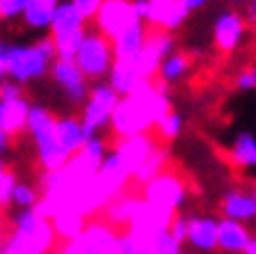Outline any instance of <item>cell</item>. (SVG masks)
I'll list each match as a JSON object with an SVG mask.
<instances>
[{
	"instance_id": "44dd1931",
	"label": "cell",
	"mask_w": 256,
	"mask_h": 254,
	"mask_svg": "<svg viewBox=\"0 0 256 254\" xmlns=\"http://www.w3.org/2000/svg\"><path fill=\"white\" fill-rule=\"evenodd\" d=\"M82 32H87L85 16L71 5V0L62 3L58 7V12H55L53 26H50V37L60 39V37H69V35H82Z\"/></svg>"
},
{
	"instance_id": "52a82bcc",
	"label": "cell",
	"mask_w": 256,
	"mask_h": 254,
	"mask_svg": "<svg viewBox=\"0 0 256 254\" xmlns=\"http://www.w3.org/2000/svg\"><path fill=\"white\" fill-rule=\"evenodd\" d=\"M142 199H146L154 206L178 213V208L188 199V185L176 172H167L165 169L162 174H158L154 181H149L142 188Z\"/></svg>"
},
{
	"instance_id": "e575fe53",
	"label": "cell",
	"mask_w": 256,
	"mask_h": 254,
	"mask_svg": "<svg viewBox=\"0 0 256 254\" xmlns=\"http://www.w3.org/2000/svg\"><path fill=\"white\" fill-rule=\"evenodd\" d=\"M26 96V90H23V85H18L16 80H10L7 78L0 87V101H14V99H21Z\"/></svg>"
},
{
	"instance_id": "9c48e42d",
	"label": "cell",
	"mask_w": 256,
	"mask_h": 254,
	"mask_svg": "<svg viewBox=\"0 0 256 254\" xmlns=\"http://www.w3.org/2000/svg\"><path fill=\"white\" fill-rule=\"evenodd\" d=\"M50 78L71 106H85L92 87L87 76L78 69L76 60H55L53 67H50Z\"/></svg>"
},
{
	"instance_id": "4dcf8cb0",
	"label": "cell",
	"mask_w": 256,
	"mask_h": 254,
	"mask_svg": "<svg viewBox=\"0 0 256 254\" xmlns=\"http://www.w3.org/2000/svg\"><path fill=\"white\" fill-rule=\"evenodd\" d=\"M28 3L30 0H0V21H16V19H23L28 10Z\"/></svg>"
},
{
	"instance_id": "9a60e30c",
	"label": "cell",
	"mask_w": 256,
	"mask_h": 254,
	"mask_svg": "<svg viewBox=\"0 0 256 254\" xmlns=\"http://www.w3.org/2000/svg\"><path fill=\"white\" fill-rule=\"evenodd\" d=\"M220 213L236 222H256V195L245 188H231L220 199Z\"/></svg>"
},
{
	"instance_id": "ac0fdd59",
	"label": "cell",
	"mask_w": 256,
	"mask_h": 254,
	"mask_svg": "<svg viewBox=\"0 0 256 254\" xmlns=\"http://www.w3.org/2000/svg\"><path fill=\"white\" fill-rule=\"evenodd\" d=\"M252 236L245 222H236L229 217H220V227H218V249L224 254H242L250 245Z\"/></svg>"
},
{
	"instance_id": "8fae6325",
	"label": "cell",
	"mask_w": 256,
	"mask_h": 254,
	"mask_svg": "<svg viewBox=\"0 0 256 254\" xmlns=\"http://www.w3.org/2000/svg\"><path fill=\"white\" fill-rule=\"evenodd\" d=\"M183 245L167 231H122V254H181Z\"/></svg>"
},
{
	"instance_id": "d6a6232c",
	"label": "cell",
	"mask_w": 256,
	"mask_h": 254,
	"mask_svg": "<svg viewBox=\"0 0 256 254\" xmlns=\"http://www.w3.org/2000/svg\"><path fill=\"white\" fill-rule=\"evenodd\" d=\"M103 3H106V0H71V5L85 16V21H94Z\"/></svg>"
},
{
	"instance_id": "4316f807",
	"label": "cell",
	"mask_w": 256,
	"mask_h": 254,
	"mask_svg": "<svg viewBox=\"0 0 256 254\" xmlns=\"http://www.w3.org/2000/svg\"><path fill=\"white\" fill-rule=\"evenodd\" d=\"M167 158H170V156H167V149H160V147H158L154 154H151L149 158H146V160H144V163L138 167V172H135L133 181H135L138 185H142V188H144V185L149 183V181H154L158 174H162V172H165Z\"/></svg>"
},
{
	"instance_id": "ee69618b",
	"label": "cell",
	"mask_w": 256,
	"mask_h": 254,
	"mask_svg": "<svg viewBox=\"0 0 256 254\" xmlns=\"http://www.w3.org/2000/svg\"><path fill=\"white\" fill-rule=\"evenodd\" d=\"M0 46H2V42H0Z\"/></svg>"
},
{
	"instance_id": "484cf974",
	"label": "cell",
	"mask_w": 256,
	"mask_h": 254,
	"mask_svg": "<svg viewBox=\"0 0 256 254\" xmlns=\"http://www.w3.org/2000/svg\"><path fill=\"white\" fill-rule=\"evenodd\" d=\"M190 55L183 53V51H174L172 55H167L160 64L158 71V80H162L165 85H174L178 80L186 78V74L190 71Z\"/></svg>"
},
{
	"instance_id": "74e56055",
	"label": "cell",
	"mask_w": 256,
	"mask_h": 254,
	"mask_svg": "<svg viewBox=\"0 0 256 254\" xmlns=\"http://www.w3.org/2000/svg\"><path fill=\"white\" fill-rule=\"evenodd\" d=\"M10 142H12V138L7 135L2 128H0V158L7 154V149H10Z\"/></svg>"
},
{
	"instance_id": "f35d334b",
	"label": "cell",
	"mask_w": 256,
	"mask_h": 254,
	"mask_svg": "<svg viewBox=\"0 0 256 254\" xmlns=\"http://www.w3.org/2000/svg\"><path fill=\"white\" fill-rule=\"evenodd\" d=\"M208 0H186V5L190 7V12H194V10H202L204 5H206Z\"/></svg>"
},
{
	"instance_id": "ffe728a7",
	"label": "cell",
	"mask_w": 256,
	"mask_h": 254,
	"mask_svg": "<svg viewBox=\"0 0 256 254\" xmlns=\"http://www.w3.org/2000/svg\"><path fill=\"white\" fill-rule=\"evenodd\" d=\"M55 133H58L60 147L69 156H76L87 144V135H85V128H82L80 117H74V115L58 117L55 119Z\"/></svg>"
},
{
	"instance_id": "8992f818",
	"label": "cell",
	"mask_w": 256,
	"mask_h": 254,
	"mask_svg": "<svg viewBox=\"0 0 256 254\" xmlns=\"http://www.w3.org/2000/svg\"><path fill=\"white\" fill-rule=\"evenodd\" d=\"M119 99L122 96L114 92V87L108 80L92 85V92L87 96L85 106H82V112H80V122H82L87 140L96 138V135H101V131L110 128L112 115L119 106Z\"/></svg>"
},
{
	"instance_id": "ba28073f",
	"label": "cell",
	"mask_w": 256,
	"mask_h": 254,
	"mask_svg": "<svg viewBox=\"0 0 256 254\" xmlns=\"http://www.w3.org/2000/svg\"><path fill=\"white\" fill-rule=\"evenodd\" d=\"M135 23H140V19L135 14L133 0H106L94 19V28L101 35H106L110 42H114Z\"/></svg>"
},
{
	"instance_id": "d4e9b609",
	"label": "cell",
	"mask_w": 256,
	"mask_h": 254,
	"mask_svg": "<svg viewBox=\"0 0 256 254\" xmlns=\"http://www.w3.org/2000/svg\"><path fill=\"white\" fill-rule=\"evenodd\" d=\"M50 222H53V229L58 233V240H62V243H71L78 236H82L87 224H90L87 217L78 211H64L58 217H53Z\"/></svg>"
},
{
	"instance_id": "2e32d148",
	"label": "cell",
	"mask_w": 256,
	"mask_h": 254,
	"mask_svg": "<svg viewBox=\"0 0 256 254\" xmlns=\"http://www.w3.org/2000/svg\"><path fill=\"white\" fill-rule=\"evenodd\" d=\"M218 227L220 220L215 215H190L188 245L194 252L210 254L218 249Z\"/></svg>"
},
{
	"instance_id": "7a4b0ae2",
	"label": "cell",
	"mask_w": 256,
	"mask_h": 254,
	"mask_svg": "<svg viewBox=\"0 0 256 254\" xmlns=\"http://www.w3.org/2000/svg\"><path fill=\"white\" fill-rule=\"evenodd\" d=\"M58 60V48L50 35L34 44H5L0 46V62L5 64L7 78L28 85L44 76H50V67Z\"/></svg>"
},
{
	"instance_id": "277c9868",
	"label": "cell",
	"mask_w": 256,
	"mask_h": 254,
	"mask_svg": "<svg viewBox=\"0 0 256 254\" xmlns=\"http://www.w3.org/2000/svg\"><path fill=\"white\" fill-rule=\"evenodd\" d=\"M55 119L58 117L46 106L32 103L30 119H28V133L37 147V158L44 172H58L71 160V156L60 147L58 133H55Z\"/></svg>"
},
{
	"instance_id": "7c38bea8",
	"label": "cell",
	"mask_w": 256,
	"mask_h": 254,
	"mask_svg": "<svg viewBox=\"0 0 256 254\" xmlns=\"http://www.w3.org/2000/svg\"><path fill=\"white\" fill-rule=\"evenodd\" d=\"M247 32L245 16L236 10H224L213 23V44L220 53L229 55L242 44Z\"/></svg>"
},
{
	"instance_id": "60d3db41",
	"label": "cell",
	"mask_w": 256,
	"mask_h": 254,
	"mask_svg": "<svg viewBox=\"0 0 256 254\" xmlns=\"http://www.w3.org/2000/svg\"><path fill=\"white\" fill-rule=\"evenodd\" d=\"M7 80V71H5V64L0 62V87H2V83Z\"/></svg>"
},
{
	"instance_id": "cb8c5ba5",
	"label": "cell",
	"mask_w": 256,
	"mask_h": 254,
	"mask_svg": "<svg viewBox=\"0 0 256 254\" xmlns=\"http://www.w3.org/2000/svg\"><path fill=\"white\" fill-rule=\"evenodd\" d=\"M108 83L114 87V92H117L119 96H128L130 92H135L140 85L144 83V78L140 76V71H138V67H135V64H130V62H114Z\"/></svg>"
},
{
	"instance_id": "8d00e7d4",
	"label": "cell",
	"mask_w": 256,
	"mask_h": 254,
	"mask_svg": "<svg viewBox=\"0 0 256 254\" xmlns=\"http://www.w3.org/2000/svg\"><path fill=\"white\" fill-rule=\"evenodd\" d=\"M245 21H247V26H254L256 28V0H250L245 5Z\"/></svg>"
},
{
	"instance_id": "f1b7e54d",
	"label": "cell",
	"mask_w": 256,
	"mask_h": 254,
	"mask_svg": "<svg viewBox=\"0 0 256 254\" xmlns=\"http://www.w3.org/2000/svg\"><path fill=\"white\" fill-rule=\"evenodd\" d=\"M183 133V117L176 110H172L165 119H160L158 126L154 128L156 140H165V142H172Z\"/></svg>"
},
{
	"instance_id": "603a6c76",
	"label": "cell",
	"mask_w": 256,
	"mask_h": 254,
	"mask_svg": "<svg viewBox=\"0 0 256 254\" xmlns=\"http://www.w3.org/2000/svg\"><path fill=\"white\" fill-rule=\"evenodd\" d=\"M62 5V0H30L28 3V10L23 14V23L30 30H50L55 19V12Z\"/></svg>"
},
{
	"instance_id": "30bf717a",
	"label": "cell",
	"mask_w": 256,
	"mask_h": 254,
	"mask_svg": "<svg viewBox=\"0 0 256 254\" xmlns=\"http://www.w3.org/2000/svg\"><path fill=\"white\" fill-rule=\"evenodd\" d=\"M176 51V39L172 32H165V30H149V37H146V44H144L142 53H140L138 67L140 76L144 80H156L158 78V71H160V64L167 55H172Z\"/></svg>"
},
{
	"instance_id": "f546056e",
	"label": "cell",
	"mask_w": 256,
	"mask_h": 254,
	"mask_svg": "<svg viewBox=\"0 0 256 254\" xmlns=\"http://www.w3.org/2000/svg\"><path fill=\"white\" fill-rule=\"evenodd\" d=\"M16 179L12 174V169L5 165V160L0 158V206L12 204V192H14Z\"/></svg>"
},
{
	"instance_id": "4fadbf2b",
	"label": "cell",
	"mask_w": 256,
	"mask_h": 254,
	"mask_svg": "<svg viewBox=\"0 0 256 254\" xmlns=\"http://www.w3.org/2000/svg\"><path fill=\"white\" fill-rule=\"evenodd\" d=\"M80 243L85 254H122V231L108 220H92Z\"/></svg>"
},
{
	"instance_id": "5bb4252c",
	"label": "cell",
	"mask_w": 256,
	"mask_h": 254,
	"mask_svg": "<svg viewBox=\"0 0 256 254\" xmlns=\"http://www.w3.org/2000/svg\"><path fill=\"white\" fill-rule=\"evenodd\" d=\"M190 7L186 0H149V16H146V26L154 30L174 32L188 21Z\"/></svg>"
},
{
	"instance_id": "7402d4cb",
	"label": "cell",
	"mask_w": 256,
	"mask_h": 254,
	"mask_svg": "<svg viewBox=\"0 0 256 254\" xmlns=\"http://www.w3.org/2000/svg\"><path fill=\"white\" fill-rule=\"evenodd\" d=\"M226 158L238 169H256V135L242 131L229 144Z\"/></svg>"
},
{
	"instance_id": "83f0119b",
	"label": "cell",
	"mask_w": 256,
	"mask_h": 254,
	"mask_svg": "<svg viewBox=\"0 0 256 254\" xmlns=\"http://www.w3.org/2000/svg\"><path fill=\"white\" fill-rule=\"evenodd\" d=\"M39 199H42V190H37L30 183L16 181L14 192H12V206H16L18 211H28V208H37Z\"/></svg>"
},
{
	"instance_id": "b9f144b4",
	"label": "cell",
	"mask_w": 256,
	"mask_h": 254,
	"mask_svg": "<svg viewBox=\"0 0 256 254\" xmlns=\"http://www.w3.org/2000/svg\"><path fill=\"white\" fill-rule=\"evenodd\" d=\"M231 5H247V3H250V0H229Z\"/></svg>"
},
{
	"instance_id": "6da1fadb",
	"label": "cell",
	"mask_w": 256,
	"mask_h": 254,
	"mask_svg": "<svg viewBox=\"0 0 256 254\" xmlns=\"http://www.w3.org/2000/svg\"><path fill=\"white\" fill-rule=\"evenodd\" d=\"M172 110L174 108L170 99V85L158 78L144 80L135 92L119 99V106L110 122V131L117 140L144 135L154 131L160 119H165Z\"/></svg>"
},
{
	"instance_id": "7bdbcfd3",
	"label": "cell",
	"mask_w": 256,
	"mask_h": 254,
	"mask_svg": "<svg viewBox=\"0 0 256 254\" xmlns=\"http://www.w3.org/2000/svg\"><path fill=\"white\" fill-rule=\"evenodd\" d=\"M252 192H254V195H256V181H254V188H252Z\"/></svg>"
},
{
	"instance_id": "1f68e13d",
	"label": "cell",
	"mask_w": 256,
	"mask_h": 254,
	"mask_svg": "<svg viewBox=\"0 0 256 254\" xmlns=\"http://www.w3.org/2000/svg\"><path fill=\"white\" fill-rule=\"evenodd\" d=\"M234 85L238 92H254L256 90V67H245L242 71H238Z\"/></svg>"
},
{
	"instance_id": "ab89813d",
	"label": "cell",
	"mask_w": 256,
	"mask_h": 254,
	"mask_svg": "<svg viewBox=\"0 0 256 254\" xmlns=\"http://www.w3.org/2000/svg\"><path fill=\"white\" fill-rule=\"evenodd\" d=\"M242 254H256V236H252L250 245H247V249H245Z\"/></svg>"
},
{
	"instance_id": "3957f363",
	"label": "cell",
	"mask_w": 256,
	"mask_h": 254,
	"mask_svg": "<svg viewBox=\"0 0 256 254\" xmlns=\"http://www.w3.org/2000/svg\"><path fill=\"white\" fill-rule=\"evenodd\" d=\"M55 240L53 222L34 208H28L12 217V231L2 243V254H50Z\"/></svg>"
},
{
	"instance_id": "836d02e7",
	"label": "cell",
	"mask_w": 256,
	"mask_h": 254,
	"mask_svg": "<svg viewBox=\"0 0 256 254\" xmlns=\"http://www.w3.org/2000/svg\"><path fill=\"white\" fill-rule=\"evenodd\" d=\"M188 229H190V215H178V213H176L174 222H172V227H170V233L181 245L188 243Z\"/></svg>"
},
{
	"instance_id": "5b68a950",
	"label": "cell",
	"mask_w": 256,
	"mask_h": 254,
	"mask_svg": "<svg viewBox=\"0 0 256 254\" xmlns=\"http://www.w3.org/2000/svg\"><path fill=\"white\" fill-rule=\"evenodd\" d=\"M76 64L78 69L87 76L92 83H103L110 78V71L114 67V48L112 42L96 30H87L82 46H80L78 55H76Z\"/></svg>"
},
{
	"instance_id": "d6986e66",
	"label": "cell",
	"mask_w": 256,
	"mask_h": 254,
	"mask_svg": "<svg viewBox=\"0 0 256 254\" xmlns=\"http://www.w3.org/2000/svg\"><path fill=\"white\" fill-rule=\"evenodd\" d=\"M146 37H149V30H146V23H135L133 28H128L124 35H119L114 42H112V48H114V62H130L135 64L142 53L144 44H146Z\"/></svg>"
},
{
	"instance_id": "d590c367",
	"label": "cell",
	"mask_w": 256,
	"mask_h": 254,
	"mask_svg": "<svg viewBox=\"0 0 256 254\" xmlns=\"http://www.w3.org/2000/svg\"><path fill=\"white\" fill-rule=\"evenodd\" d=\"M135 14H138L140 21L146 23V16H149V0H133Z\"/></svg>"
},
{
	"instance_id": "e0dca14e",
	"label": "cell",
	"mask_w": 256,
	"mask_h": 254,
	"mask_svg": "<svg viewBox=\"0 0 256 254\" xmlns=\"http://www.w3.org/2000/svg\"><path fill=\"white\" fill-rule=\"evenodd\" d=\"M32 103L28 96L14 101H0V128L10 135L12 140H16L18 135L28 131V119H30Z\"/></svg>"
}]
</instances>
